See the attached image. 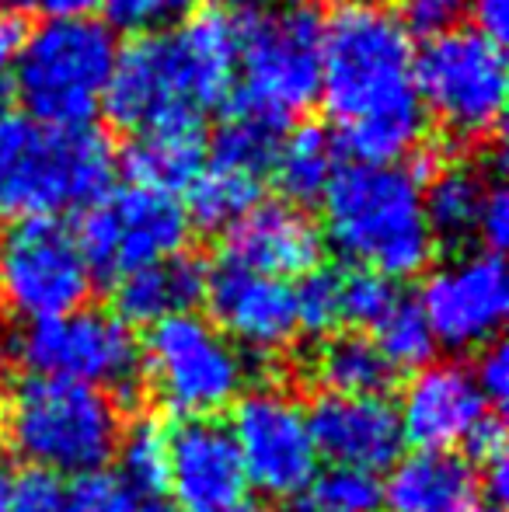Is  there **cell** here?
Wrapping results in <instances>:
<instances>
[{
	"label": "cell",
	"instance_id": "36",
	"mask_svg": "<svg viewBox=\"0 0 509 512\" xmlns=\"http://www.w3.org/2000/svg\"><path fill=\"white\" fill-rule=\"evenodd\" d=\"M464 446H468V464L482 467V471H489V467H503L506 464V429L503 422H499L496 415H485L482 422L475 425V429L468 432V439H464Z\"/></svg>",
	"mask_w": 509,
	"mask_h": 512
},
{
	"label": "cell",
	"instance_id": "33",
	"mask_svg": "<svg viewBox=\"0 0 509 512\" xmlns=\"http://www.w3.org/2000/svg\"><path fill=\"white\" fill-rule=\"evenodd\" d=\"M7 512H81V509H77V492L74 485H67V478H56V474L28 467L18 478H11Z\"/></svg>",
	"mask_w": 509,
	"mask_h": 512
},
{
	"label": "cell",
	"instance_id": "20",
	"mask_svg": "<svg viewBox=\"0 0 509 512\" xmlns=\"http://www.w3.org/2000/svg\"><path fill=\"white\" fill-rule=\"evenodd\" d=\"M478 471L450 450H415L391 464L381 481V506L391 512H471Z\"/></svg>",
	"mask_w": 509,
	"mask_h": 512
},
{
	"label": "cell",
	"instance_id": "48",
	"mask_svg": "<svg viewBox=\"0 0 509 512\" xmlns=\"http://www.w3.org/2000/svg\"><path fill=\"white\" fill-rule=\"evenodd\" d=\"M471 512H503V509H499V506H492V502H489V506H475Z\"/></svg>",
	"mask_w": 509,
	"mask_h": 512
},
{
	"label": "cell",
	"instance_id": "24",
	"mask_svg": "<svg viewBox=\"0 0 509 512\" xmlns=\"http://www.w3.org/2000/svg\"><path fill=\"white\" fill-rule=\"evenodd\" d=\"M339 168L342 161L335 133H328L325 126H314V122H304V126L283 136L272 175H276L286 203L307 206L325 196L332 178L339 175Z\"/></svg>",
	"mask_w": 509,
	"mask_h": 512
},
{
	"label": "cell",
	"instance_id": "16",
	"mask_svg": "<svg viewBox=\"0 0 509 512\" xmlns=\"http://www.w3.org/2000/svg\"><path fill=\"white\" fill-rule=\"evenodd\" d=\"M206 304L213 310V324L231 342L248 345L255 352H276L297 338V300L286 279L258 276L220 262L206 283Z\"/></svg>",
	"mask_w": 509,
	"mask_h": 512
},
{
	"label": "cell",
	"instance_id": "8",
	"mask_svg": "<svg viewBox=\"0 0 509 512\" xmlns=\"http://www.w3.org/2000/svg\"><path fill=\"white\" fill-rule=\"evenodd\" d=\"M143 377L168 411L185 418H217L248 384V359L224 331L199 314L157 321L140 345Z\"/></svg>",
	"mask_w": 509,
	"mask_h": 512
},
{
	"label": "cell",
	"instance_id": "12",
	"mask_svg": "<svg viewBox=\"0 0 509 512\" xmlns=\"http://www.w3.org/2000/svg\"><path fill=\"white\" fill-rule=\"evenodd\" d=\"M74 237L91 276L116 283L136 269L182 255L189 241V216L168 192L126 185L84 209Z\"/></svg>",
	"mask_w": 509,
	"mask_h": 512
},
{
	"label": "cell",
	"instance_id": "40",
	"mask_svg": "<svg viewBox=\"0 0 509 512\" xmlns=\"http://www.w3.org/2000/svg\"><path fill=\"white\" fill-rule=\"evenodd\" d=\"M468 11L475 21V32L503 46L509 32V0H468Z\"/></svg>",
	"mask_w": 509,
	"mask_h": 512
},
{
	"label": "cell",
	"instance_id": "27",
	"mask_svg": "<svg viewBox=\"0 0 509 512\" xmlns=\"http://www.w3.org/2000/svg\"><path fill=\"white\" fill-rule=\"evenodd\" d=\"M283 136L286 126H279V122L227 105L224 122H220V129L213 133L210 143V164L227 171H241V175H252L262 182L265 171H272V164H276Z\"/></svg>",
	"mask_w": 509,
	"mask_h": 512
},
{
	"label": "cell",
	"instance_id": "4",
	"mask_svg": "<svg viewBox=\"0 0 509 512\" xmlns=\"http://www.w3.org/2000/svg\"><path fill=\"white\" fill-rule=\"evenodd\" d=\"M321 203L332 244L360 269L408 279L433 262L436 237L412 164H342Z\"/></svg>",
	"mask_w": 509,
	"mask_h": 512
},
{
	"label": "cell",
	"instance_id": "19",
	"mask_svg": "<svg viewBox=\"0 0 509 512\" xmlns=\"http://www.w3.org/2000/svg\"><path fill=\"white\" fill-rule=\"evenodd\" d=\"M321 248L318 223L300 206L258 203L224 234V265L290 283L318 269Z\"/></svg>",
	"mask_w": 509,
	"mask_h": 512
},
{
	"label": "cell",
	"instance_id": "25",
	"mask_svg": "<svg viewBox=\"0 0 509 512\" xmlns=\"http://www.w3.org/2000/svg\"><path fill=\"white\" fill-rule=\"evenodd\" d=\"M485 182L478 171L450 164L443 171H429V178L422 182V206H426V220L433 237L443 241H468L478 237V216L485 206Z\"/></svg>",
	"mask_w": 509,
	"mask_h": 512
},
{
	"label": "cell",
	"instance_id": "1",
	"mask_svg": "<svg viewBox=\"0 0 509 512\" xmlns=\"http://www.w3.org/2000/svg\"><path fill=\"white\" fill-rule=\"evenodd\" d=\"M321 105L335 143L360 164H401L426 133L415 88V46L381 4H342L321 39Z\"/></svg>",
	"mask_w": 509,
	"mask_h": 512
},
{
	"label": "cell",
	"instance_id": "32",
	"mask_svg": "<svg viewBox=\"0 0 509 512\" xmlns=\"http://www.w3.org/2000/svg\"><path fill=\"white\" fill-rule=\"evenodd\" d=\"M307 492L335 512H377L381 509V478H377V474H367V471L332 467V471L318 474Z\"/></svg>",
	"mask_w": 509,
	"mask_h": 512
},
{
	"label": "cell",
	"instance_id": "3",
	"mask_svg": "<svg viewBox=\"0 0 509 512\" xmlns=\"http://www.w3.org/2000/svg\"><path fill=\"white\" fill-rule=\"evenodd\" d=\"M116 147L95 126H53L0 108V220H60L102 203L116 178Z\"/></svg>",
	"mask_w": 509,
	"mask_h": 512
},
{
	"label": "cell",
	"instance_id": "15",
	"mask_svg": "<svg viewBox=\"0 0 509 512\" xmlns=\"http://www.w3.org/2000/svg\"><path fill=\"white\" fill-rule=\"evenodd\" d=\"M168 488L189 512L241 506L248 481L227 425L217 418H185L168 429Z\"/></svg>",
	"mask_w": 509,
	"mask_h": 512
},
{
	"label": "cell",
	"instance_id": "41",
	"mask_svg": "<svg viewBox=\"0 0 509 512\" xmlns=\"http://www.w3.org/2000/svg\"><path fill=\"white\" fill-rule=\"evenodd\" d=\"M21 42H25V25H21V18L18 14H0V88L11 81Z\"/></svg>",
	"mask_w": 509,
	"mask_h": 512
},
{
	"label": "cell",
	"instance_id": "11",
	"mask_svg": "<svg viewBox=\"0 0 509 512\" xmlns=\"http://www.w3.org/2000/svg\"><path fill=\"white\" fill-rule=\"evenodd\" d=\"M91 276L77 237L60 220L11 223L0 234V304L28 324L81 310Z\"/></svg>",
	"mask_w": 509,
	"mask_h": 512
},
{
	"label": "cell",
	"instance_id": "6",
	"mask_svg": "<svg viewBox=\"0 0 509 512\" xmlns=\"http://www.w3.org/2000/svg\"><path fill=\"white\" fill-rule=\"evenodd\" d=\"M119 42L91 14L46 18L25 32L11 84L32 119L53 126H91L116 67Z\"/></svg>",
	"mask_w": 509,
	"mask_h": 512
},
{
	"label": "cell",
	"instance_id": "10",
	"mask_svg": "<svg viewBox=\"0 0 509 512\" xmlns=\"http://www.w3.org/2000/svg\"><path fill=\"white\" fill-rule=\"evenodd\" d=\"M18 363L32 377L95 391L129 394L140 387L143 359L133 328L109 310H70L53 321L28 324L18 335Z\"/></svg>",
	"mask_w": 509,
	"mask_h": 512
},
{
	"label": "cell",
	"instance_id": "46",
	"mask_svg": "<svg viewBox=\"0 0 509 512\" xmlns=\"http://www.w3.org/2000/svg\"><path fill=\"white\" fill-rule=\"evenodd\" d=\"M7 436V394L0 391V439Z\"/></svg>",
	"mask_w": 509,
	"mask_h": 512
},
{
	"label": "cell",
	"instance_id": "2",
	"mask_svg": "<svg viewBox=\"0 0 509 512\" xmlns=\"http://www.w3.org/2000/svg\"><path fill=\"white\" fill-rule=\"evenodd\" d=\"M238 84V21L224 7H199L171 32H143L119 46L102 108L119 129L203 122L231 102Z\"/></svg>",
	"mask_w": 509,
	"mask_h": 512
},
{
	"label": "cell",
	"instance_id": "14",
	"mask_svg": "<svg viewBox=\"0 0 509 512\" xmlns=\"http://www.w3.org/2000/svg\"><path fill=\"white\" fill-rule=\"evenodd\" d=\"M436 345L485 349L499 338L509 310L506 265L492 251L461 255L426 279L419 300Z\"/></svg>",
	"mask_w": 509,
	"mask_h": 512
},
{
	"label": "cell",
	"instance_id": "23",
	"mask_svg": "<svg viewBox=\"0 0 509 512\" xmlns=\"http://www.w3.org/2000/svg\"><path fill=\"white\" fill-rule=\"evenodd\" d=\"M311 373L325 394L339 398H384L387 387L394 384L391 363L381 356L374 338L342 331L332 335L311 359Z\"/></svg>",
	"mask_w": 509,
	"mask_h": 512
},
{
	"label": "cell",
	"instance_id": "35",
	"mask_svg": "<svg viewBox=\"0 0 509 512\" xmlns=\"http://www.w3.org/2000/svg\"><path fill=\"white\" fill-rule=\"evenodd\" d=\"M464 11H468V0H401L398 21L408 35L436 39L450 28H461Z\"/></svg>",
	"mask_w": 509,
	"mask_h": 512
},
{
	"label": "cell",
	"instance_id": "28",
	"mask_svg": "<svg viewBox=\"0 0 509 512\" xmlns=\"http://www.w3.org/2000/svg\"><path fill=\"white\" fill-rule=\"evenodd\" d=\"M374 345L381 349V356L391 363V370H422L433 363L436 356V338L429 328L426 314L415 300L394 297V304L387 307V314L377 321L374 328Z\"/></svg>",
	"mask_w": 509,
	"mask_h": 512
},
{
	"label": "cell",
	"instance_id": "39",
	"mask_svg": "<svg viewBox=\"0 0 509 512\" xmlns=\"http://www.w3.org/2000/svg\"><path fill=\"white\" fill-rule=\"evenodd\" d=\"M109 28H147L164 18L161 0H98Z\"/></svg>",
	"mask_w": 509,
	"mask_h": 512
},
{
	"label": "cell",
	"instance_id": "21",
	"mask_svg": "<svg viewBox=\"0 0 509 512\" xmlns=\"http://www.w3.org/2000/svg\"><path fill=\"white\" fill-rule=\"evenodd\" d=\"M206 283H210V272L196 255L164 258L116 279V317L126 324L154 328L168 317L196 314V307L206 300Z\"/></svg>",
	"mask_w": 509,
	"mask_h": 512
},
{
	"label": "cell",
	"instance_id": "30",
	"mask_svg": "<svg viewBox=\"0 0 509 512\" xmlns=\"http://www.w3.org/2000/svg\"><path fill=\"white\" fill-rule=\"evenodd\" d=\"M339 286H342V272H335V269H311L307 276H300V283L293 286L300 331L328 335V331L339 328L342 324Z\"/></svg>",
	"mask_w": 509,
	"mask_h": 512
},
{
	"label": "cell",
	"instance_id": "43",
	"mask_svg": "<svg viewBox=\"0 0 509 512\" xmlns=\"http://www.w3.org/2000/svg\"><path fill=\"white\" fill-rule=\"evenodd\" d=\"M286 512H335V509H328L325 502H318L311 492H304V495H297V499H290Z\"/></svg>",
	"mask_w": 509,
	"mask_h": 512
},
{
	"label": "cell",
	"instance_id": "31",
	"mask_svg": "<svg viewBox=\"0 0 509 512\" xmlns=\"http://www.w3.org/2000/svg\"><path fill=\"white\" fill-rule=\"evenodd\" d=\"M394 286L391 279L377 276L367 269L342 272L339 286V307H342V324L353 328H377V321L387 314V307L394 304Z\"/></svg>",
	"mask_w": 509,
	"mask_h": 512
},
{
	"label": "cell",
	"instance_id": "42",
	"mask_svg": "<svg viewBox=\"0 0 509 512\" xmlns=\"http://www.w3.org/2000/svg\"><path fill=\"white\" fill-rule=\"evenodd\" d=\"M14 11H39L46 18H74V14H88L98 0H4Z\"/></svg>",
	"mask_w": 509,
	"mask_h": 512
},
{
	"label": "cell",
	"instance_id": "47",
	"mask_svg": "<svg viewBox=\"0 0 509 512\" xmlns=\"http://www.w3.org/2000/svg\"><path fill=\"white\" fill-rule=\"evenodd\" d=\"M227 512H265L262 506H245V502H241V506H234V509H227Z\"/></svg>",
	"mask_w": 509,
	"mask_h": 512
},
{
	"label": "cell",
	"instance_id": "34",
	"mask_svg": "<svg viewBox=\"0 0 509 512\" xmlns=\"http://www.w3.org/2000/svg\"><path fill=\"white\" fill-rule=\"evenodd\" d=\"M74 492L81 512H168L161 499L136 492L119 474H105V471L81 478V485Z\"/></svg>",
	"mask_w": 509,
	"mask_h": 512
},
{
	"label": "cell",
	"instance_id": "22",
	"mask_svg": "<svg viewBox=\"0 0 509 512\" xmlns=\"http://www.w3.org/2000/svg\"><path fill=\"white\" fill-rule=\"evenodd\" d=\"M206 133L203 122H175V126L136 133L123 154V171L140 189L175 192L189 189L192 178L203 171Z\"/></svg>",
	"mask_w": 509,
	"mask_h": 512
},
{
	"label": "cell",
	"instance_id": "49",
	"mask_svg": "<svg viewBox=\"0 0 509 512\" xmlns=\"http://www.w3.org/2000/svg\"><path fill=\"white\" fill-rule=\"evenodd\" d=\"M346 4H377V0H346Z\"/></svg>",
	"mask_w": 509,
	"mask_h": 512
},
{
	"label": "cell",
	"instance_id": "37",
	"mask_svg": "<svg viewBox=\"0 0 509 512\" xmlns=\"http://www.w3.org/2000/svg\"><path fill=\"white\" fill-rule=\"evenodd\" d=\"M478 237H482L485 251L499 255L509 241V199H506V185L499 178L489 182V192H485V206L482 216H478Z\"/></svg>",
	"mask_w": 509,
	"mask_h": 512
},
{
	"label": "cell",
	"instance_id": "26",
	"mask_svg": "<svg viewBox=\"0 0 509 512\" xmlns=\"http://www.w3.org/2000/svg\"><path fill=\"white\" fill-rule=\"evenodd\" d=\"M258 196H262L258 178L210 164L189 182L182 209L189 216V227H199L206 234H227L248 209L258 206Z\"/></svg>",
	"mask_w": 509,
	"mask_h": 512
},
{
	"label": "cell",
	"instance_id": "5",
	"mask_svg": "<svg viewBox=\"0 0 509 512\" xmlns=\"http://www.w3.org/2000/svg\"><path fill=\"white\" fill-rule=\"evenodd\" d=\"M238 21V84L231 108L265 115L290 129L318 102L325 18L311 0H265Z\"/></svg>",
	"mask_w": 509,
	"mask_h": 512
},
{
	"label": "cell",
	"instance_id": "17",
	"mask_svg": "<svg viewBox=\"0 0 509 512\" xmlns=\"http://www.w3.org/2000/svg\"><path fill=\"white\" fill-rule=\"evenodd\" d=\"M318 460L325 457L332 467L381 474L401 457V425L398 411L384 398H339L321 394L307 408Z\"/></svg>",
	"mask_w": 509,
	"mask_h": 512
},
{
	"label": "cell",
	"instance_id": "13",
	"mask_svg": "<svg viewBox=\"0 0 509 512\" xmlns=\"http://www.w3.org/2000/svg\"><path fill=\"white\" fill-rule=\"evenodd\" d=\"M227 432L238 446L245 481L265 499H297L318 478L307 411L283 387H255L234 401Z\"/></svg>",
	"mask_w": 509,
	"mask_h": 512
},
{
	"label": "cell",
	"instance_id": "7",
	"mask_svg": "<svg viewBox=\"0 0 509 512\" xmlns=\"http://www.w3.org/2000/svg\"><path fill=\"white\" fill-rule=\"evenodd\" d=\"M7 436L35 471L91 478L116 457L123 418L105 391L28 377L7 398Z\"/></svg>",
	"mask_w": 509,
	"mask_h": 512
},
{
	"label": "cell",
	"instance_id": "45",
	"mask_svg": "<svg viewBox=\"0 0 509 512\" xmlns=\"http://www.w3.org/2000/svg\"><path fill=\"white\" fill-rule=\"evenodd\" d=\"M7 492H11V478L0 471V512H7Z\"/></svg>",
	"mask_w": 509,
	"mask_h": 512
},
{
	"label": "cell",
	"instance_id": "29",
	"mask_svg": "<svg viewBox=\"0 0 509 512\" xmlns=\"http://www.w3.org/2000/svg\"><path fill=\"white\" fill-rule=\"evenodd\" d=\"M116 457H119L116 474L126 485H133L143 495L161 499V492L168 488V429L157 418L143 415L129 429H123Z\"/></svg>",
	"mask_w": 509,
	"mask_h": 512
},
{
	"label": "cell",
	"instance_id": "18",
	"mask_svg": "<svg viewBox=\"0 0 509 512\" xmlns=\"http://www.w3.org/2000/svg\"><path fill=\"white\" fill-rule=\"evenodd\" d=\"M401 439L419 450H450L489 415V401L475 384V373L461 363H429L415 370L398 401Z\"/></svg>",
	"mask_w": 509,
	"mask_h": 512
},
{
	"label": "cell",
	"instance_id": "9",
	"mask_svg": "<svg viewBox=\"0 0 509 512\" xmlns=\"http://www.w3.org/2000/svg\"><path fill=\"white\" fill-rule=\"evenodd\" d=\"M506 53L475 28H450L415 49V88L426 108L457 140L499 133L506 108Z\"/></svg>",
	"mask_w": 509,
	"mask_h": 512
},
{
	"label": "cell",
	"instance_id": "38",
	"mask_svg": "<svg viewBox=\"0 0 509 512\" xmlns=\"http://www.w3.org/2000/svg\"><path fill=\"white\" fill-rule=\"evenodd\" d=\"M475 384L482 391V398L489 405H503L506 394H509V352L503 349L499 342L485 345L482 349V359H478L475 370Z\"/></svg>",
	"mask_w": 509,
	"mask_h": 512
},
{
	"label": "cell",
	"instance_id": "44",
	"mask_svg": "<svg viewBox=\"0 0 509 512\" xmlns=\"http://www.w3.org/2000/svg\"><path fill=\"white\" fill-rule=\"evenodd\" d=\"M189 4H192V0H161V11L164 14H178V11H185Z\"/></svg>",
	"mask_w": 509,
	"mask_h": 512
}]
</instances>
